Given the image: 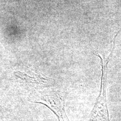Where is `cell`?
<instances>
[{
  "instance_id": "cell-1",
  "label": "cell",
  "mask_w": 121,
  "mask_h": 121,
  "mask_svg": "<svg viewBox=\"0 0 121 121\" xmlns=\"http://www.w3.org/2000/svg\"><path fill=\"white\" fill-rule=\"evenodd\" d=\"M97 56H99L100 59L102 66L101 87L99 95L91 112L89 121H110L106 96L107 66L108 62H107L105 65H103V60L101 56L98 54Z\"/></svg>"
}]
</instances>
